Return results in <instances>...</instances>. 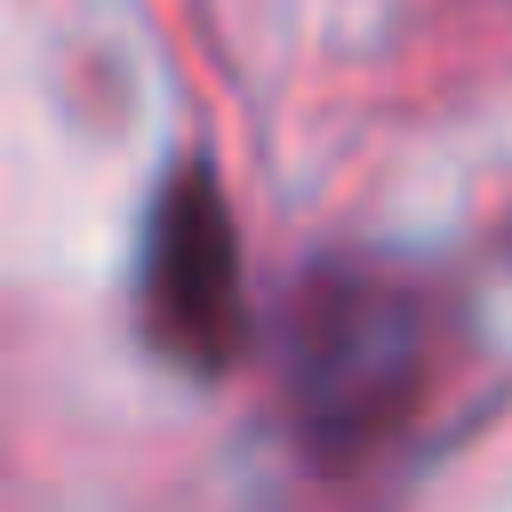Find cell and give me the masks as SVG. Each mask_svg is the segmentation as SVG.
Here are the masks:
<instances>
[{
  "label": "cell",
  "instance_id": "obj_2",
  "mask_svg": "<svg viewBox=\"0 0 512 512\" xmlns=\"http://www.w3.org/2000/svg\"><path fill=\"white\" fill-rule=\"evenodd\" d=\"M144 328L168 360L216 376L240 360V232L208 168H176L144 224Z\"/></svg>",
  "mask_w": 512,
  "mask_h": 512
},
{
  "label": "cell",
  "instance_id": "obj_1",
  "mask_svg": "<svg viewBox=\"0 0 512 512\" xmlns=\"http://www.w3.org/2000/svg\"><path fill=\"white\" fill-rule=\"evenodd\" d=\"M280 384L296 440L320 464H360L376 456L424 400L432 376V328L424 296L368 264V256H328L296 280L288 328H280Z\"/></svg>",
  "mask_w": 512,
  "mask_h": 512
}]
</instances>
